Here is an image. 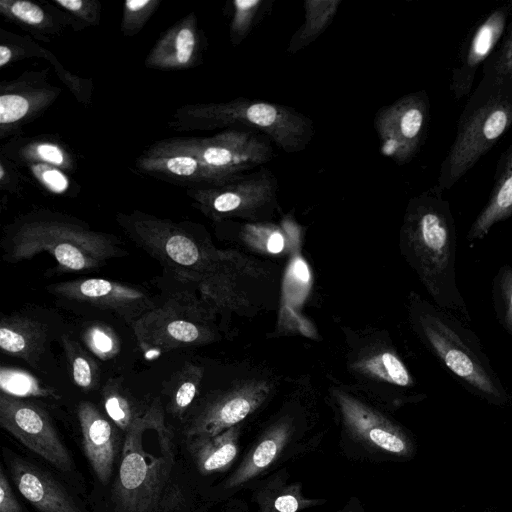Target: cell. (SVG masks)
Returning <instances> with one entry per match:
<instances>
[{
  "label": "cell",
  "instance_id": "obj_1",
  "mask_svg": "<svg viewBox=\"0 0 512 512\" xmlns=\"http://www.w3.org/2000/svg\"><path fill=\"white\" fill-rule=\"evenodd\" d=\"M2 259L8 263L47 253L62 273L96 271L128 255L113 234L97 231L85 221L46 208L19 215L3 229Z\"/></svg>",
  "mask_w": 512,
  "mask_h": 512
},
{
  "label": "cell",
  "instance_id": "obj_2",
  "mask_svg": "<svg viewBox=\"0 0 512 512\" xmlns=\"http://www.w3.org/2000/svg\"><path fill=\"white\" fill-rule=\"evenodd\" d=\"M175 463L172 435L155 400L125 431L112 500L118 512H155Z\"/></svg>",
  "mask_w": 512,
  "mask_h": 512
},
{
  "label": "cell",
  "instance_id": "obj_3",
  "mask_svg": "<svg viewBox=\"0 0 512 512\" xmlns=\"http://www.w3.org/2000/svg\"><path fill=\"white\" fill-rule=\"evenodd\" d=\"M408 228L417 248L419 268L437 304L470 322L456 280V227L449 202L437 185L411 200Z\"/></svg>",
  "mask_w": 512,
  "mask_h": 512
},
{
  "label": "cell",
  "instance_id": "obj_4",
  "mask_svg": "<svg viewBox=\"0 0 512 512\" xmlns=\"http://www.w3.org/2000/svg\"><path fill=\"white\" fill-rule=\"evenodd\" d=\"M512 126V78L482 75L458 119L437 186L451 189Z\"/></svg>",
  "mask_w": 512,
  "mask_h": 512
},
{
  "label": "cell",
  "instance_id": "obj_5",
  "mask_svg": "<svg viewBox=\"0 0 512 512\" xmlns=\"http://www.w3.org/2000/svg\"><path fill=\"white\" fill-rule=\"evenodd\" d=\"M242 125L264 132L288 153L308 145L312 122L293 108L264 101L237 98L228 102L186 104L176 109L170 126L179 132L213 130Z\"/></svg>",
  "mask_w": 512,
  "mask_h": 512
},
{
  "label": "cell",
  "instance_id": "obj_6",
  "mask_svg": "<svg viewBox=\"0 0 512 512\" xmlns=\"http://www.w3.org/2000/svg\"><path fill=\"white\" fill-rule=\"evenodd\" d=\"M426 340L444 366L473 393L496 405L509 396L479 339L456 316L427 308L421 317Z\"/></svg>",
  "mask_w": 512,
  "mask_h": 512
},
{
  "label": "cell",
  "instance_id": "obj_7",
  "mask_svg": "<svg viewBox=\"0 0 512 512\" xmlns=\"http://www.w3.org/2000/svg\"><path fill=\"white\" fill-rule=\"evenodd\" d=\"M115 221L124 234L181 283L199 281L209 260L195 233V225L132 210L118 212Z\"/></svg>",
  "mask_w": 512,
  "mask_h": 512
},
{
  "label": "cell",
  "instance_id": "obj_8",
  "mask_svg": "<svg viewBox=\"0 0 512 512\" xmlns=\"http://www.w3.org/2000/svg\"><path fill=\"white\" fill-rule=\"evenodd\" d=\"M197 300L187 291L174 292L142 315L131 327L145 354H163L201 344L208 330Z\"/></svg>",
  "mask_w": 512,
  "mask_h": 512
},
{
  "label": "cell",
  "instance_id": "obj_9",
  "mask_svg": "<svg viewBox=\"0 0 512 512\" xmlns=\"http://www.w3.org/2000/svg\"><path fill=\"white\" fill-rule=\"evenodd\" d=\"M163 151L191 155L225 181L268 162L272 148L257 135L229 129L211 137H174L150 145Z\"/></svg>",
  "mask_w": 512,
  "mask_h": 512
},
{
  "label": "cell",
  "instance_id": "obj_10",
  "mask_svg": "<svg viewBox=\"0 0 512 512\" xmlns=\"http://www.w3.org/2000/svg\"><path fill=\"white\" fill-rule=\"evenodd\" d=\"M46 290L59 300L113 313L130 326L157 304L149 291L140 286L103 278L56 282Z\"/></svg>",
  "mask_w": 512,
  "mask_h": 512
},
{
  "label": "cell",
  "instance_id": "obj_11",
  "mask_svg": "<svg viewBox=\"0 0 512 512\" xmlns=\"http://www.w3.org/2000/svg\"><path fill=\"white\" fill-rule=\"evenodd\" d=\"M0 425L59 470H72L73 461L49 414L35 402L1 391Z\"/></svg>",
  "mask_w": 512,
  "mask_h": 512
},
{
  "label": "cell",
  "instance_id": "obj_12",
  "mask_svg": "<svg viewBox=\"0 0 512 512\" xmlns=\"http://www.w3.org/2000/svg\"><path fill=\"white\" fill-rule=\"evenodd\" d=\"M429 110V99L424 91L405 95L380 109L375 117V128L382 154L400 164L409 162L425 138Z\"/></svg>",
  "mask_w": 512,
  "mask_h": 512
},
{
  "label": "cell",
  "instance_id": "obj_13",
  "mask_svg": "<svg viewBox=\"0 0 512 512\" xmlns=\"http://www.w3.org/2000/svg\"><path fill=\"white\" fill-rule=\"evenodd\" d=\"M47 70L25 71L0 83V137L17 136L22 128L42 115L59 97Z\"/></svg>",
  "mask_w": 512,
  "mask_h": 512
},
{
  "label": "cell",
  "instance_id": "obj_14",
  "mask_svg": "<svg viewBox=\"0 0 512 512\" xmlns=\"http://www.w3.org/2000/svg\"><path fill=\"white\" fill-rule=\"evenodd\" d=\"M512 16V1L486 13L465 37L451 71L449 90L456 100L470 95L480 66L497 48Z\"/></svg>",
  "mask_w": 512,
  "mask_h": 512
},
{
  "label": "cell",
  "instance_id": "obj_15",
  "mask_svg": "<svg viewBox=\"0 0 512 512\" xmlns=\"http://www.w3.org/2000/svg\"><path fill=\"white\" fill-rule=\"evenodd\" d=\"M299 440L300 437L287 424H278L267 430L250 445L234 471L223 482V489L236 492L246 488L267 475L276 465L312 447L300 444Z\"/></svg>",
  "mask_w": 512,
  "mask_h": 512
},
{
  "label": "cell",
  "instance_id": "obj_16",
  "mask_svg": "<svg viewBox=\"0 0 512 512\" xmlns=\"http://www.w3.org/2000/svg\"><path fill=\"white\" fill-rule=\"evenodd\" d=\"M277 183L270 171L262 170L212 187L189 188L187 196L195 207L208 215H224L254 207L268 200Z\"/></svg>",
  "mask_w": 512,
  "mask_h": 512
},
{
  "label": "cell",
  "instance_id": "obj_17",
  "mask_svg": "<svg viewBox=\"0 0 512 512\" xmlns=\"http://www.w3.org/2000/svg\"><path fill=\"white\" fill-rule=\"evenodd\" d=\"M202 35L193 12L174 23L155 43L144 65L150 69L183 70L200 60Z\"/></svg>",
  "mask_w": 512,
  "mask_h": 512
},
{
  "label": "cell",
  "instance_id": "obj_18",
  "mask_svg": "<svg viewBox=\"0 0 512 512\" xmlns=\"http://www.w3.org/2000/svg\"><path fill=\"white\" fill-rule=\"evenodd\" d=\"M136 168L149 176L189 188L218 186L221 179L195 157L149 146L137 159ZM234 179V178H233Z\"/></svg>",
  "mask_w": 512,
  "mask_h": 512
},
{
  "label": "cell",
  "instance_id": "obj_19",
  "mask_svg": "<svg viewBox=\"0 0 512 512\" xmlns=\"http://www.w3.org/2000/svg\"><path fill=\"white\" fill-rule=\"evenodd\" d=\"M9 469L20 494L39 512H80L62 485L38 466L13 457Z\"/></svg>",
  "mask_w": 512,
  "mask_h": 512
},
{
  "label": "cell",
  "instance_id": "obj_20",
  "mask_svg": "<svg viewBox=\"0 0 512 512\" xmlns=\"http://www.w3.org/2000/svg\"><path fill=\"white\" fill-rule=\"evenodd\" d=\"M346 416L354 440L365 451L392 458H409L413 455V441L398 427L362 409L351 408L346 411Z\"/></svg>",
  "mask_w": 512,
  "mask_h": 512
},
{
  "label": "cell",
  "instance_id": "obj_21",
  "mask_svg": "<svg viewBox=\"0 0 512 512\" xmlns=\"http://www.w3.org/2000/svg\"><path fill=\"white\" fill-rule=\"evenodd\" d=\"M0 14L6 21L43 42H51L74 27L70 15L52 2L0 0Z\"/></svg>",
  "mask_w": 512,
  "mask_h": 512
},
{
  "label": "cell",
  "instance_id": "obj_22",
  "mask_svg": "<svg viewBox=\"0 0 512 512\" xmlns=\"http://www.w3.org/2000/svg\"><path fill=\"white\" fill-rule=\"evenodd\" d=\"M77 417L86 457L102 484L110 480L116 455V431L112 423L89 401H82Z\"/></svg>",
  "mask_w": 512,
  "mask_h": 512
},
{
  "label": "cell",
  "instance_id": "obj_23",
  "mask_svg": "<svg viewBox=\"0 0 512 512\" xmlns=\"http://www.w3.org/2000/svg\"><path fill=\"white\" fill-rule=\"evenodd\" d=\"M48 341V327L35 317L15 312L1 318L0 348L6 355L38 368Z\"/></svg>",
  "mask_w": 512,
  "mask_h": 512
},
{
  "label": "cell",
  "instance_id": "obj_24",
  "mask_svg": "<svg viewBox=\"0 0 512 512\" xmlns=\"http://www.w3.org/2000/svg\"><path fill=\"white\" fill-rule=\"evenodd\" d=\"M246 488L251 491L256 512H299L325 503L324 499L306 497L300 481L289 482L285 467L255 480Z\"/></svg>",
  "mask_w": 512,
  "mask_h": 512
},
{
  "label": "cell",
  "instance_id": "obj_25",
  "mask_svg": "<svg viewBox=\"0 0 512 512\" xmlns=\"http://www.w3.org/2000/svg\"><path fill=\"white\" fill-rule=\"evenodd\" d=\"M510 217H512V143L498 160L490 196L472 223L467 235L468 240L484 238L494 224Z\"/></svg>",
  "mask_w": 512,
  "mask_h": 512
},
{
  "label": "cell",
  "instance_id": "obj_26",
  "mask_svg": "<svg viewBox=\"0 0 512 512\" xmlns=\"http://www.w3.org/2000/svg\"><path fill=\"white\" fill-rule=\"evenodd\" d=\"M188 450L200 474L224 472L238 456L239 429L233 426L215 436L188 438Z\"/></svg>",
  "mask_w": 512,
  "mask_h": 512
},
{
  "label": "cell",
  "instance_id": "obj_27",
  "mask_svg": "<svg viewBox=\"0 0 512 512\" xmlns=\"http://www.w3.org/2000/svg\"><path fill=\"white\" fill-rule=\"evenodd\" d=\"M1 155L15 165L43 163L72 172L76 161L64 144L47 137L14 138L1 148Z\"/></svg>",
  "mask_w": 512,
  "mask_h": 512
},
{
  "label": "cell",
  "instance_id": "obj_28",
  "mask_svg": "<svg viewBox=\"0 0 512 512\" xmlns=\"http://www.w3.org/2000/svg\"><path fill=\"white\" fill-rule=\"evenodd\" d=\"M341 0H307L304 3L305 19L292 36L288 46L291 54L315 41L334 19Z\"/></svg>",
  "mask_w": 512,
  "mask_h": 512
},
{
  "label": "cell",
  "instance_id": "obj_29",
  "mask_svg": "<svg viewBox=\"0 0 512 512\" xmlns=\"http://www.w3.org/2000/svg\"><path fill=\"white\" fill-rule=\"evenodd\" d=\"M61 343L76 386L86 392L96 389L101 371L94 355L69 335H62Z\"/></svg>",
  "mask_w": 512,
  "mask_h": 512
},
{
  "label": "cell",
  "instance_id": "obj_30",
  "mask_svg": "<svg viewBox=\"0 0 512 512\" xmlns=\"http://www.w3.org/2000/svg\"><path fill=\"white\" fill-rule=\"evenodd\" d=\"M202 370L186 362L169 379L168 408L174 417H181L193 402L200 383Z\"/></svg>",
  "mask_w": 512,
  "mask_h": 512
},
{
  "label": "cell",
  "instance_id": "obj_31",
  "mask_svg": "<svg viewBox=\"0 0 512 512\" xmlns=\"http://www.w3.org/2000/svg\"><path fill=\"white\" fill-rule=\"evenodd\" d=\"M101 396L106 414L123 431L141 415L134 413L132 397L120 377L108 379L101 390Z\"/></svg>",
  "mask_w": 512,
  "mask_h": 512
},
{
  "label": "cell",
  "instance_id": "obj_32",
  "mask_svg": "<svg viewBox=\"0 0 512 512\" xmlns=\"http://www.w3.org/2000/svg\"><path fill=\"white\" fill-rule=\"evenodd\" d=\"M54 54L40 46L30 36H21L0 29V68L27 58H43L50 61Z\"/></svg>",
  "mask_w": 512,
  "mask_h": 512
},
{
  "label": "cell",
  "instance_id": "obj_33",
  "mask_svg": "<svg viewBox=\"0 0 512 512\" xmlns=\"http://www.w3.org/2000/svg\"><path fill=\"white\" fill-rule=\"evenodd\" d=\"M1 391L16 397H56L55 392L42 385L39 380L29 373L1 366L0 369Z\"/></svg>",
  "mask_w": 512,
  "mask_h": 512
},
{
  "label": "cell",
  "instance_id": "obj_34",
  "mask_svg": "<svg viewBox=\"0 0 512 512\" xmlns=\"http://www.w3.org/2000/svg\"><path fill=\"white\" fill-rule=\"evenodd\" d=\"M263 0H235L230 22V40L233 45L241 43L251 31L263 10Z\"/></svg>",
  "mask_w": 512,
  "mask_h": 512
},
{
  "label": "cell",
  "instance_id": "obj_35",
  "mask_svg": "<svg viewBox=\"0 0 512 512\" xmlns=\"http://www.w3.org/2000/svg\"><path fill=\"white\" fill-rule=\"evenodd\" d=\"M161 2V0H126L123 4L120 23L122 34L127 37L138 34L158 9Z\"/></svg>",
  "mask_w": 512,
  "mask_h": 512
},
{
  "label": "cell",
  "instance_id": "obj_36",
  "mask_svg": "<svg viewBox=\"0 0 512 512\" xmlns=\"http://www.w3.org/2000/svg\"><path fill=\"white\" fill-rule=\"evenodd\" d=\"M83 339L88 350L102 360H109L120 351V341L117 335L105 324L89 325L83 333Z\"/></svg>",
  "mask_w": 512,
  "mask_h": 512
},
{
  "label": "cell",
  "instance_id": "obj_37",
  "mask_svg": "<svg viewBox=\"0 0 512 512\" xmlns=\"http://www.w3.org/2000/svg\"><path fill=\"white\" fill-rule=\"evenodd\" d=\"M51 2L70 15L74 21V32L97 26L100 22L101 4L98 0H52Z\"/></svg>",
  "mask_w": 512,
  "mask_h": 512
},
{
  "label": "cell",
  "instance_id": "obj_38",
  "mask_svg": "<svg viewBox=\"0 0 512 512\" xmlns=\"http://www.w3.org/2000/svg\"><path fill=\"white\" fill-rule=\"evenodd\" d=\"M482 75L512 78V16L501 42L483 64Z\"/></svg>",
  "mask_w": 512,
  "mask_h": 512
},
{
  "label": "cell",
  "instance_id": "obj_39",
  "mask_svg": "<svg viewBox=\"0 0 512 512\" xmlns=\"http://www.w3.org/2000/svg\"><path fill=\"white\" fill-rule=\"evenodd\" d=\"M21 166L27 168L31 176L48 192L66 194L72 191V182L66 172L51 165L43 163H26Z\"/></svg>",
  "mask_w": 512,
  "mask_h": 512
},
{
  "label": "cell",
  "instance_id": "obj_40",
  "mask_svg": "<svg viewBox=\"0 0 512 512\" xmlns=\"http://www.w3.org/2000/svg\"><path fill=\"white\" fill-rule=\"evenodd\" d=\"M50 64L55 68L58 77L72 91L78 102L88 105L91 102L92 82L88 79H81L68 71L55 56Z\"/></svg>",
  "mask_w": 512,
  "mask_h": 512
},
{
  "label": "cell",
  "instance_id": "obj_41",
  "mask_svg": "<svg viewBox=\"0 0 512 512\" xmlns=\"http://www.w3.org/2000/svg\"><path fill=\"white\" fill-rule=\"evenodd\" d=\"M498 292L504 327L512 334V268L502 267L498 274Z\"/></svg>",
  "mask_w": 512,
  "mask_h": 512
},
{
  "label": "cell",
  "instance_id": "obj_42",
  "mask_svg": "<svg viewBox=\"0 0 512 512\" xmlns=\"http://www.w3.org/2000/svg\"><path fill=\"white\" fill-rule=\"evenodd\" d=\"M24 176L19 172L17 165L0 155V189L16 194L23 190Z\"/></svg>",
  "mask_w": 512,
  "mask_h": 512
},
{
  "label": "cell",
  "instance_id": "obj_43",
  "mask_svg": "<svg viewBox=\"0 0 512 512\" xmlns=\"http://www.w3.org/2000/svg\"><path fill=\"white\" fill-rule=\"evenodd\" d=\"M380 360L384 371V378L400 386L410 384L411 379L409 373L396 356L390 353H384Z\"/></svg>",
  "mask_w": 512,
  "mask_h": 512
},
{
  "label": "cell",
  "instance_id": "obj_44",
  "mask_svg": "<svg viewBox=\"0 0 512 512\" xmlns=\"http://www.w3.org/2000/svg\"><path fill=\"white\" fill-rule=\"evenodd\" d=\"M0 512H22L2 468L0 469Z\"/></svg>",
  "mask_w": 512,
  "mask_h": 512
},
{
  "label": "cell",
  "instance_id": "obj_45",
  "mask_svg": "<svg viewBox=\"0 0 512 512\" xmlns=\"http://www.w3.org/2000/svg\"><path fill=\"white\" fill-rule=\"evenodd\" d=\"M284 248V238L281 233L273 232L267 242V249L273 254L280 253Z\"/></svg>",
  "mask_w": 512,
  "mask_h": 512
},
{
  "label": "cell",
  "instance_id": "obj_46",
  "mask_svg": "<svg viewBox=\"0 0 512 512\" xmlns=\"http://www.w3.org/2000/svg\"><path fill=\"white\" fill-rule=\"evenodd\" d=\"M293 273L296 278L303 282H307L310 278L308 267L304 261L297 259L293 264Z\"/></svg>",
  "mask_w": 512,
  "mask_h": 512
},
{
  "label": "cell",
  "instance_id": "obj_47",
  "mask_svg": "<svg viewBox=\"0 0 512 512\" xmlns=\"http://www.w3.org/2000/svg\"><path fill=\"white\" fill-rule=\"evenodd\" d=\"M227 512H244V510L242 508H233L232 510Z\"/></svg>",
  "mask_w": 512,
  "mask_h": 512
}]
</instances>
